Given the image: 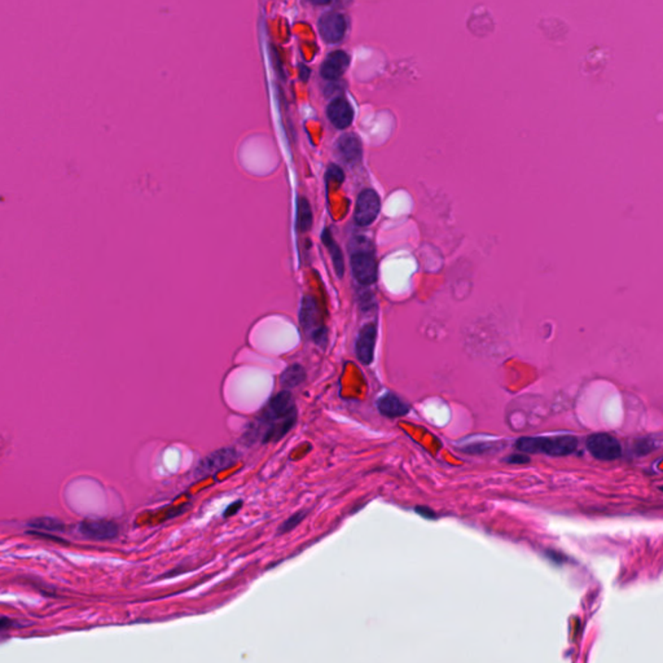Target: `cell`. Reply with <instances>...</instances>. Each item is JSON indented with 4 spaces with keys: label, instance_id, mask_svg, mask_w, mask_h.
I'll list each match as a JSON object with an SVG mask.
<instances>
[{
    "label": "cell",
    "instance_id": "cb8c5ba5",
    "mask_svg": "<svg viewBox=\"0 0 663 663\" xmlns=\"http://www.w3.org/2000/svg\"><path fill=\"white\" fill-rule=\"evenodd\" d=\"M241 506H242V501H235L233 504H231L230 507L226 509V512H224V515H223V516L227 518V517L236 515V513L239 512L240 509H241Z\"/></svg>",
    "mask_w": 663,
    "mask_h": 663
},
{
    "label": "cell",
    "instance_id": "7402d4cb",
    "mask_svg": "<svg viewBox=\"0 0 663 663\" xmlns=\"http://www.w3.org/2000/svg\"><path fill=\"white\" fill-rule=\"evenodd\" d=\"M509 464H527L530 462V458L526 456V453H520V455H510L506 459Z\"/></svg>",
    "mask_w": 663,
    "mask_h": 663
},
{
    "label": "cell",
    "instance_id": "9c48e42d",
    "mask_svg": "<svg viewBox=\"0 0 663 663\" xmlns=\"http://www.w3.org/2000/svg\"><path fill=\"white\" fill-rule=\"evenodd\" d=\"M348 22L338 12H328L319 20V33L322 40L329 45L340 43L346 34Z\"/></svg>",
    "mask_w": 663,
    "mask_h": 663
},
{
    "label": "cell",
    "instance_id": "9a60e30c",
    "mask_svg": "<svg viewBox=\"0 0 663 663\" xmlns=\"http://www.w3.org/2000/svg\"><path fill=\"white\" fill-rule=\"evenodd\" d=\"M322 244H324V247L327 248V250H328L329 254H331L333 267H334V271H336L337 276H343V275H345V258H343V253H342L338 242L333 237V235H332L329 228H325V230L322 231Z\"/></svg>",
    "mask_w": 663,
    "mask_h": 663
},
{
    "label": "cell",
    "instance_id": "484cf974",
    "mask_svg": "<svg viewBox=\"0 0 663 663\" xmlns=\"http://www.w3.org/2000/svg\"><path fill=\"white\" fill-rule=\"evenodd\" d=\"M310 1L313 3V4H316V6H324V4L331 3V0H310Z\"/></svg>",
    "mask_w": 663,
    "mask_h": 663
},
{
    "label": "cell",
    "instance_id": "ba28073f",
    "mask_svg": "<svg viewBox=\"0 0 663 663\" xmlns=\"http://www.w3.org/2000/svg\"><path fill=\"white\" fill-rule=\"evenodd\" d=\"M77 531L84 539L95 542L113 540L120 534L117 524L108 520H86L78 524Z\"/></svg>",
    "mask_w": 663,
    "mask_h": 663
},
{
    "label": "cell",
    "instance_id": "8992f818",
    "mask_svg": "<svg viewBox=\"0 0 663 663\" xmlns=\"http://www.w3.org/2000/svg\"><path fill=\"white\" fill-rule=\"evenodd\" d=\"M586 446L591 455L599 460H616L622 453L621 443L610 434H592L587 438Z\"/></svg>",
    "mask_w": 663,
    "mask_h": 663
},
{
    "label": "cell",
    "instance_id": "d6986e66",
    "mask_svg": "<svg viewBox=\"0 0 663 663\" xmlns=\"http://www.w3.org/2000/svg\"><path fill=\"white\" fill-rule=\"evenodd\" d=\"M306 512L304 510H301V512H297L293 516L289 517L286 521H284L280 527H279V534H286L292 530H295L297 526L299 525L306 517Z\"/></svg>",
    "mask_w": 663,
    "mask_h": 663
},
{
    "label": "cell",
    "instance_id": "8fae6325",
    "mask_svg": "<svg viewBox=\"0 0 663 663\" xmlns=\"http://www.w3.org/2000/svg\"><path fill=\"white\" fill-rule=\"evenodd\" d=\"M349 66H350V56L343 51H333L325 57L322 64L320 73L322 78L325 79L337 81L349 69Z\"/></svg>",
    "mask_w": 663,
    "mask_h": 663
},
{
    "label": "cell",
    "instance_id": "603a6c76",
    "mask_svg": "<svg viewBox=\"0 0 663 663\" xmlns=\"http://www.w3.org/2000/svg\"><path fill=\"white\" fill-rule=\"evenodd\" d=\"M416 512H417L419 515H421L424 518H426V520H435V513H434L430 508L416 507Z\"/></svg>",
    "mask_w": 663,
    "mask_h": 663
},
{
    "label": "cell",
    "instance_id": "ffe728a7",
    "mask_svg": "<svg viewBox=\"0 0 663 663\" xmlns=\"http://www.w3.org/2000/svg\"><path fill=\"white\" fill-rule=\"evenodd\" d=\"M327 179H328V182L342 183L343 179H345V176H343L341 167L337 165H329L328 170H327Z\"/></svg>",
    "mask_w": 663,
    "mask_h": 663
},
{
    "label": "cell",
    "instance_id": "5bb4252c",
    "mask_svg": "<svg viewBox=\"0 0 663 663\" xmlns=\"http://www.w3.org/2000/svg\"><path fill=\"white\" fill-rule=\"evenodd\" d=\"M377 410L380 414L389 419L403 417L410 412V407L405 400L393 393H387L378 398Z\"/></svg>",
    "mask_w": 663,
    "mask_h": 663
},
{
    "label": "cell",
    "instance_id": "52a82bcc",
    "mask_svg": "<svg viewBox=\"0 0 663 663\" xmlns=\"http://www.w3.org/2000/svg\"><path fill=\"white\" fill-rule=\"evenodd\" d=\"M351 272L361 286H372L378 275L377 260L369 251H357L351 256Z\"/></svg>",
    "mask_w": 663,
    "mask_h": 663
},
{
    "label": "cell",
    "instance_id": "30bf717a",
    "mask_svg": "<svg viewBox=\"0 0 663 663\" xmlns=\"http://www.w3.org/2000/svg\"><path fill=\"white\" fill-rule=\"evenodd\" d=\"M376 342H377V327L375 322H368L360 329L358 340L355 343V352L360 363L368 366L373 361Z\"/></svg>",
    "mask_w": 663,
    "mask_h": 663
},
{
    "label": "cell",
    "instance_id": "3957f363",
    "mask_svg": "<svg viewBox=\"0 0 663 663\" xmlns=\"http://www.w3.org/2000/svg\"><path fill=\"white\" fill-rule=\"evenodd\" d=\"M299 320L304 331L310 334L313 342L324 346L327 342V329L324 325L319 304L313 295H304L299 313Z\"/></svg>",
    "mask_w": 663,
    "mask_h": 663
},
{
    "label": "cell",
    "instance_id": "2e32d148",
    "mask_svg": "<svg viewBox=\"0 0 663 663\" xmlns=\"http://www.w3.org/2000/svg\"><path fill=\"white\" fill-rule=\"evenodd\" d=\"M313 215L311 205L306 197H299L297 203V228L307 232L313 227Z\"/></svg>",
    "mask_w": 663,
    "mask_h": 663
},
{
    "label": "cell",
    "instance_id": "d4e9b609",
    "mask_svg": "<svg viewBox=\"0 0 663 663\" xmlns=\"http://www.w3.org/2000/svg\"><path fill=\"white\" fill-rule=\"evenodd\" d=\"M309 75H310V70L306 66H301V78L304 82L309 79Z\"/></svg>",
    "mask_w": 663,
    "mask_h": 663
},
{
    "label": "cell",
    "instance_id": "e0dca14e",
    "mask_svg": "<svg viewBox=\"0 0 663 663\" xmlns=\"http://www.w3.org/2000/svg\"><path fill=\"white\" fill-rule=\"evenodd\" d=\"M306 380V370L302 366L299 364H293L283 372L280 377V384L284 389H293V387L301 385Z\"/></svg>",
    "mask_w": 663,
    "mask_h": 663
},
{
    "label": "cell",
    "instance_id": "6da1fadb",
    "mask_svg": "<svg viewBox=\"0 0 663 663\" xmlns=\"http://www.w3.org/2000/svg\"><path fill=\"white\" fill-rule=\"evenodd\" d=\"M297 423V407L295 399L288 390H283L274 396L257 420L249 425L245 437L260 443L279 442L289 433Z\"/></svg>",
    "mask_w": 663,
    "mask_h": 663
},
{
    "label": "cell",
    "instance_id": "44dd1931",
    "mask_svg": "<svg viewBox=\"0 0 663 663\" xmlns=\"http://www.w3.org/2000/svg\"><path fill=\"white\" fill-rule=\"evenodd\" d=\"M494 447L492 443H478V444H469L467 448H464V451L469 452V453H485L488 452V450H491Z\"/></svg>",
    "mask_w": 663,
    "mask_h": 663
},
{
    "label": "cell",
    "instance_id": "4fadbf2b",
    "mask_svg": "<svg viewBox=\"0 0 663 663\" xmlns=\"http://www.w3.org/2000/svg\"><path fill=\"white\" fill-rule=\"evenodd\" d=\"M337 150L342 159L349 165H355L360 162L363 155L361 141L354 134H346L341 136L337 141Z\"/></svg>",
    "mask_w": 663,
    "mask_h": 663
},
{
    "label": "cell",
    "instance_id": "5b68a950",
    "mask_svg": "<svg viewBox=\"0 0 663 663\" xmlns=\"http://www.w3.org/2000/svg\"><path fill=\"white\" fill-rule=\"evenodd\" d=\"M381 212V198L372 188H366L357 198L354 219L360 227H368L377 219Z\"/></svg>",
    "mask_w": 663,
    "mask_h": 663
},
{
    "label": "cell",
    "instance_id": "7c38bea8",
    "mask_svg": "<svg viewBox=\"0 0 663 663\" xmlns=\"http://www.w3.org/2000/svg\"><path fill=\"white\" fill-rule=\"evenodd\" d=\"M327 116L336 129H348L354 120V109L343 98L334 99L327 108Z\"/></svg>",
    "mask_w": 663,
    "mask_h": 663
},
{
    "label": "cell",
    "instance_id": "7a4b0ae2",
    "mask_svg": "<svg viewBox=\"0 0 663 663\" xmlns=\"http://www.w3.org/2000/svg\"><path fill=\"white\" fill-rule=\"evenodd\" d=\"M578 439L572 435L520 438L516 448L524 453H544L548 456H568L575 452Z\"/></svg>",
    "mask_w": 663,
    "mask_h": 663
},
{
    "label": "cell",
    "instance_id": "ac0fdd59",
    "mask_svg": "<svg viewBox=\"0 0 663 663\" xmlns=\"http://www.w3.org/2000/svg\"><path fill=\"white\" fill-rule=\"evenodd\" d=\"M29 526L37 531H48V533H60L65 530V525L61 521L56 518H49V517L36 518L29 522Z\"/></svg>",
    "mask_w": 663,
    "mask_h": 663
},
{
    "label": "cell",
    "instance_id": "277c9868",
    "mask_svg": "<svg viewBox=\"0 0 663 663\" xmlns=\"http://www.w3.org/2000/svg\"><path fill=\"white\" fill-rule=\"evenodd\" d=\"M239 459V452L236 451L235 448H232V447L219 448L217 451L209 453L203 460H201V462L196 468L194 477L198 479L209 477L212 474H215L217 471L230 468Z\"/></svg>",
    "mask_w": 663,
    "mask_h": 663
}]
</instances>
